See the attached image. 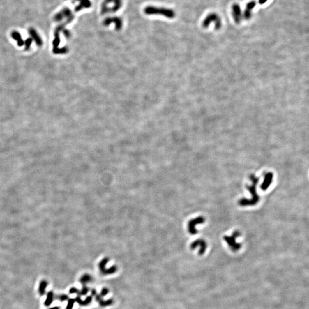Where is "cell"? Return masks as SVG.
<instances>
[{"instance_id":"4fadbf2b","label":"cell","mask_w":309,"mask_h":309,"mask_svg":"<svg viewBox=\"0 0 309 309\" xmlns=\"http://www.w3.org/2000/svg\"><path fill=\"white\" fill-rule=\"evenodd\" d=\"M93 280V277L89 274H84L79 279V282L82 284V286L86 285V284L92 282Z\"/></svg>"},{"instance_id":"d6986e66","label":"cell","mask_w":309,"mask_h":309,"mask_svg":"<svg viewBox=\"0 0 309 309\" xmlns=\"http://www.w3.org/2000/svg\"><path fill=\"white\" fill-rule=\"evenodd\" d=\"M256 5H257V2H256L255 1L253 0V1H251L248 2L246 4V9L253 11V10L255 8V7L256 6Z\"/></svg>"},{"instance_id":"d4e9b609","label":"cell","mask_w":309,"mask_h":309,"mask_svg":"<svg viewBox=\"0 0 309 309\" xmlns=\"http://www.w3.org/2000/svg\"><path fill=\"white\" fill-rule=\"evenodd\" d=\"M25 45H26V49L28 50L29 49V48L30 47L31 45V43H32V40L31 38H28L26 42H25Z\"/></svg>"},{"instance_id":"9a60e30c","label":"cell","mask_w":309,"mask_h":309,"mask_svg":"<svg viewBox=\"0 0 309 309\" xmlns=\"http://www.w3.org/2000/svg\"><path fill=\"white\" fill-rule=\"evenodd\" d=\"M53 298H54V294L52 292H49L47 294V298L44 302V305L45 306L48 307L53 301Z\"/></svg>"},{"instance_id":"30bf717a","label":"cell","mask_w":309,"mask_h":309,"mask_svg":"<svg viewBox=\"0 0 309 309\" xmlns=\"http://www.w3.org/2000/svg\"><path fill=\"white\" fill-rule=\"evenodd\" d=\"M95 299L98 302L99 305L101 307H107L109 306H111L113 305L114 303V300L112 298H110L107 300H104L103 299V297L100 296V294H96L95 296Z\"/></svg>"},{"instance_id":"cb8c5ba5","label":"cell","mask_w":309,"mask_h":309,"mask_svg":"<svg viewBox=\"0 0 309 309\" xmlns=\"http://www.w3.org/2000/svg\"><path fill=\"white\" fill-rule=\"evenodd\" d=\"M79 292H80V290L78 289H77V288H76L75 287H71L69 289V294H77V295H79Z\"/></svg>"},{"instance_id":"ac0fdd59","label":"cell","mask_w":309,"mask_h":309,"mask_svg":"<svg viewBox=\"0 0 309 309\" xmlns=\"http://www.w3.org/2000/svg\"><path fill=\"white\" fill-rule=\"evenodd\" d=\"M13 37L18 41V46H22L24 45V41L21 39V37L20 36V34L18 33L14 32L12 34Z\"/></svg>"},{"instance_id":"3957f363","label":"cell","mask_w":309,"mask_h":309,"mask_svg":"<svg viewBox=\"0 0 309 309\" xmlns=\"http://www.w3.org/2000/svg\"><path fill=\"white\" fill-rule=\"evenodd\" d=\"M122 5L121 0H105L102 5L103 13H112L117 11Z\"/></svg>"},{"instance_id":"6da1fadb","label":"cell","mask_w":309,"mask_h":309,"mask_svg":"<svg viewBox=\"0 0 309 309\" xmlns=\"http://www.w3.org/2000/svg\"><path fill=\"white\" fill-rule=\"evenodd\" d=\"M250 179L252 181L251 185H247L246 187L250 192L252 197L250 200L248 199H242L239 201V204L241 206H251L257 204L259 202V196L257 193V185L259 179L254 175H251Z\"/></svg>"},{"instance_id":"5bb4252c","label":"cell","mask_w":309,"mask_h":309,"mask_svg":"<svg viewBox=\"0 0 309 309\" xmlns=\"http://www.w3.org/2000/svg\"><path fill=\"white\" fill-rule=\"evenodd\" d=\"M48 286V282L46 280H43L40 282L38 286V293L41 296L45 294V290Z\"/></svg>"},{"instance_id":"4316f807","label":"cell","mask_w":309,"mask_h":309,"mask_svg":"<svg viewBox=\"0 0 309 309\" xmlns=\"http://www.w3.org/2000/svg\"><path fill=\"white\" fill-rule=\"evenodd\" d=\"M268 0H258V3L260 5H263L265 3H266V2Z\"/></svg>"},{"instance_id":"2e32d148","label":"cell","mask_w":309,"mask_h":309,"mask_svg":"<svg viewBox=\"0 0 309 309\" xmlns=\"http://www.w3.org/2000/svg\"><path fill=\"white\" fill-rule=\"evenodd\" d=\"M117 271V267L116 266H115V265H113V266H111L110 267H109V268L106 269L104 276L114 274Z\"/></svg>"},{"instance_id":"277c9868","label":"cell","mask_w":309,"mask_h":309,"mask_svg":"<svg viewBox=\"0 0 309 309\" xmlns=\"http://www.w3.org/2000/svg\"><path fill=\"white\" fill-rule=\"evenodd\" d=\"M212 22L215 24V28L216 30H219L222 27L221 19L216 13H211L206 17L202 22V26L204 28H207Z\"/></svg>"},{"instance_id":"9c48e42d","label":"cell","mask_w":309,"mask_h":309,"mask_svg":"<svg viewBox=\"0 0 309 309\" xmlns=\"http://www.w3.org/2000/svg\"><path fill=\"white\" fill-rule=\"evenodd\" d=\"M197 247H200L199 254L202 255L205 252V250L207 247V244L204 240L197 239L196 241H194L191 245V249H195Z\"/></svg>"},{"instance_id":"8992f818","label":"cell","mask_w":309,"mask_h":309,"mask_svg":"<svg viewBox=\"0 0 309 309\" xmlns=\"http://www.w3.org/2000/svg\"><path fill=\"white\" fill-rule=\"evenodd\" d=\"M232 16L236 24H239L242 18V12L241 6L238 3H234L231 6Z\"/></svg>"},{"instance_id":"52a82bcc","label":"cell","mask_w":309,"mask_h":309,"mask_svg":"<svg viewBox=\"0 0 309 309\" xmlns=\"http://www.w3.org/2000/svg\"><path fill=\"white\" fill-rule=\"evenodd\" d=\"M204 221H205V219L203 216H199V217L196 218L195 219H193L191 220L188 222V229L189 232L192 235H195L196 234H197V231L196 229V226L197 225L203 223Z\"/></svg>"},{"instance_id":"7c38bea8","label":"cell","mask_w":309,"mask_h":309,"mask_svg":"<svg viewBox=\"0 0 309 309\" xmlns=\"http://www.w3.org/2000/svg\"><path fill=\"white\" fill-rule=\"evenodd\" d=\"M109 261H110V259L108 258H104L99 262L98 264V269L101 274L104 275L105 271L107 269L106 266L109 262Z\"/></svg>"},{"instance_id":"484cf974","label":"cell","mask_w":309,"mask_h":309,"mask_svg":"<svg viewBox=\"0 0 309 309\" xmlns=\"http://www.w3.org/2000/svg\"><path fill=\"white\" fill-rule=\"evenodd\" d=\"M96 294H97V290L95 289H92V290H91V296H95L96 295Z\"/></svg>"},{"instance_id":"ba28073f","label":"cell","mask_w":309,"mask_h":309,"mask_svg":"<svg viewBox=\"0 0 309 309\" xmlns=\"http://www.w3.org/2000/svg\"><path fill=\"white\" fill-rule=\"evenodd\" d=\"M273 179V174L272 172H268L264 176V179L261 185V189L263 191H266L270 186Z\"/></svg>"},{"instance_id":"ffe728a7","label":"cell","mask_w":309,"mask_h":309,"mask_svg":"<svg viewBox=\"0 0 309 309\" xmlns=\"http://www.w3.org/2000/svg\"><path fill=\"white\" fill-rule=\"evenodd\" d=\"M89 291V288L86 286V285H84V286H82V290H80L79 292V294L78 295V296H82V295H86L88 292Z\"/></svg>"},{"instance_id":"7a4b0ae2","label":"cell","mask_w":309,"mask_h":309,"mask_svg":"<svg viewBox=\"0 0 309 309\" xmlns=\"http://www.w3.org/2000/svg\"><path fill=\"white\" fill-rule=\"evenodd\" d=\"M147 15H162L168 18H173L175 16V13L171 9L159 8L153 6H148L144 10Z\"/></svg>"},{"instance_id":"44dd1931","label":"cell","mask_w":309,"mask_h":309,"mask_svg":"<svg viewBox=\"0 0 309 309\" xmlns=\"http://www.w3.org/2000/svg\"><path fill=\"white\" fill-rule=\"evenodd\" d=\"M75 303V299L74 298H69L68 300V303L65 309H72L74 304Z\"/></svg>"},{"instance_id":"5b68a950","label":"cell","mask_w":309,"mask_h":309,"mask_svg":"<svg viewBox=\"0 0 309 309\" xmlns=\"http://www.w3.org/2000/svg\"><path fill=\"white\" fill-rule=\"evenodd\" d=\"M241 235L239 231H235L231 236H225L224 239L233 251H237L241 247V244L236 243V239Z\"/></svg>"},{"instance_id":"8fae6325","label":"cell","mask_w":309,"mask_h":309,"mask_svg":"<svg viewBox=\"0 0 309 309\" xmlns=\"http://www.w3.org/2000/svg\"><path fill=\"white\" fill-rule=\"evenodd\" d=\"M75 302H77L79 305L82 306H86L89 305L92 301V296L91 295L88 296L84 300H82L80 296H77L75 298Z\"/></svg>"},{"instance_id":"e0dca14e","label":"cell","mask_w":309,"mask_h":309,"mask_svg":"<svg viewBox=\"0 0 309 309\" xmlns=\"http://www.w3.org/2000/svg\"><path fill=\"white\" fill-rule=\"evenodd\" d=\"M29 32H31V35L36 40V42L37 43V44L38 45H42V41L41 40V38L38 37V36L37 35V34L35 32V31H34L33 29H31Z\"/></svg>"},{"instance_id":"7402d4cb","label":"cell","mask_w":309,"mask_h":309,"mask_svg":"<svg viewBox=\"0 0 309 309\" xmlns=\"http://www.w3.org/2000/svg\"><path fill=\"white\" fill-rule=\"evenodd\" d=\"M56 299H57L58 300H59L60 302H63L64 301H68V299L69 298L68 295H66V294H60V295H57L56 297Z\"/></svg>"},{"instance_id":"83f0119b","label":"cell","mask_w":309,"mask_h":309,"mask_svg":"<svg viewBox=\"0 0 309 309\" xmlns=\"http://www.w3.org/2000/svg\"><path fill=\"white\" fill-rule=\"evenodd\" d=\"M49 309H60V308L59 307V306H55V307H53V308H51Z\"/></svg>"},{"instance_id":"603a6c76","label":"cell","mask_w":309,"mask_h":309,"mask_svg":"<svg viewBox=\"0 0 309 309\" xmlns=\"http://www.w3.org/2000/svg\"><path fill=\"white\" fill-rule=\"evenodd\" d=\"M108 293H109V289L107 287H103L101 290L100 295L101 296L103 297V296H106Z\"/></svg>"}]
</instances>
